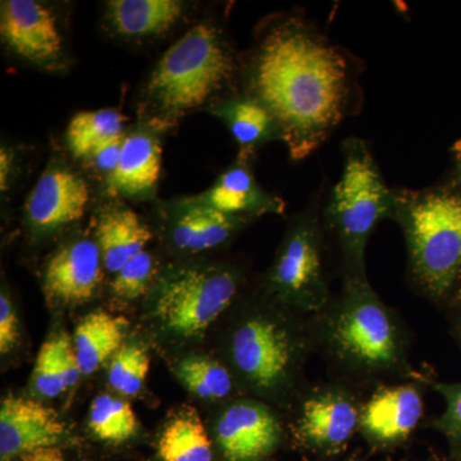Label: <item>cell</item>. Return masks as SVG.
<instances>
[{"label":"cell","instance_id":"6da1fadb","mask_svg":"<svg viewBox=\"0 0 461 461\" xmlns=\"http://www.w3.org/2000/svg\"><path fill=\"white\" fill-rule=\"evenodd\" d=\"M249 96L268 109L291 159L311 156L341 122L350 80L344 56L296 18L267 32L248 68Z\"/></svg>","mask_w":461,"mask_h":461},{"label":"cell","instance_id":"7a4b0ae2","mask_svg":"<svg viewBox=\"0 0 461 461\" xmlns=\"http://www.w3.org/2000/svg\"><path fill=\"white\" fill-rule=\"evenodd\" d=\"M235 60L211 23H199L163 54L145 85L150 123L157 129L204 105L230 83Z\"/></svg>","mask_w":461,"mask_h":461},{"label":"cell","instance_id":"3957f363","mask_svg":"<svg viewBox=\"0 0 461 461\" xmlns=\"http://www.w3.org/2000/svg\"><path fill=\"white\" fill-rule=\"evenodd\" d=\"M412 272L429 293H446L461 268V195L450 190L396 191L395 215Z\"/></svg>","mask_w":461,"mask_h":461},{"label":"cell","instance_id":"277c9868","mask_svg":"<svg viewBox=\"0 0 461 461\" xmlns=\"http://www.w3.org/2000/svg\"><path fill=\"white\" fill-rule=\"evenodd\" d=\"M344 168L330 194L327 220L338 233L346 256L363 267L366 241L384 218H393L396 191L390 189L366 142H344Z\"/></svg>","mask_w":461,"mask_h":461},{"label":"cell","instance_id":"5b68a950","mask_svg":"<svg viewBox=\"0 0 461 461\" xmlns=\"http://www.w3.org/2000/svg\"><path fill=\"white\" fill-rule=\"evenodd\" d=\"M238 291L230 269L189 266L172 269L154 291L153 313L169 332L195 338L229 308Z\"/></svg>","mask_w":461,"mask_h":461},{"label":"cell","instance_id":"8992f818","mask_svg":"<svg viewBox=\"0 0 461 461\" xmlns=\"http://www.w3.org/2000/svg\"><path fill=\"white\" fill-rule=\"evenodd\" d=\"M330 335L346 359L366 368H388L399 357V339L393 321L363 278L348 281Z\"/></svg>","mask_w":461,"mask_h":461},{"label":"cell","instance_id":"52a82bcc","mask_svg":"<svg viewBox=\"0 0 461 461\" xmlns=\"http://www.w3.org/2000/svg\"><path fill=\"white\" fill-rule=\"evenodd\" d=\"M236 368L254 386L272 390L286 381L295 359V346L284 327L263 317L250 318L232 339Z\"/></svg>","mask_w":461,"mask_h":461},{"label":"cell","instance_id":"ba28073f","mask_svg":"<svg viewBox=\"0 0 461 461\" xmlns=\"http://www.w3.org/2000/svg\"><path fill=\"white\" fill-rule=\"evenodd\" d=\"M273 288L305 306H317L324 297L320 230L315 218H302L285 239L271 273Z\"/></svg>","mask_w":461,"mask_h":461},{"label":"cell","instance_id":"9c48e42d","mask_svg":"<svg viewBox=\"0 0 461 461\" xmlns=\"http://www.w3.org/2000/svg\"><path fill=\"white\" fill-rule=\"evenodd\" d=\"M0 35L8 50L33 65L51 68L63 58L57 18L35 0H5L0 7Z\"/></svg>","mask_w":461,"mask_h":461},{"label":"cell","instance_id":"30bf717a","mask_svg":"<svg viewBox=\"0 0 461 461\" xmlns=\"http://www.w3.org/2000/svg\"><path fill=\"white\" fill-rule=\"evenodd\" d=\"M89 199L84 178L56 163L45 169L27 196V223L35 232H53L80 220Z\"/></svg>","mask_w":461,"mask_h":461},{"label":"cell","instance_id":"8fae6325","mask_svg":"<svg viewBox=\"0 0 461 461\" xmlns=\"http://www.w3.org/2000/svg\"><path fill=\"white\" fill-rule=\"evenodd\" d=\"M103 258L98 244L80 239L60 248L48 260L42 287L50 302L74 306L89 302L103 278Z\"/></svg>","mask_w":461,"mask_h":461},{"label":"cell","instance_id":"7c38bea8","mask_svg":"<svg viewBox=\"0 0 461 461\" xmlns=\"http://www.w3.org/2000/svg\"><path fill=\"white\" fill-rule=\"evenodd\" d=\"M65 424L56 411L35 400L5 397L0 405V456L3 461L57 446Z\"/></svg>","mask_w":461,"mask_h":461},{"label":"cell","instance_id":"4fadbf2b","mask_svg":"<svg viewBox=\"0 0 461 461\" xmlns=\"http://www.w3.org/2000/svg\"><path fill=\"white\" fill-rule=\"evenodd\" d=\"M280 424L268 409L256 402H239L218 421L217 439L229 461H256L277 445Z\"/></svg>","mask_w":461,"mask_h":461},{"label":"cell","instance_id":"5bb4252c","mask_svg":"<svg viewBox=\"0 0 461 461\" xmlns=\"http://www.w3.org/2000/svg\"><path fill=\"white\" fill-rule=\"evenodd\" d=\"M244 221L205 204L198 196L176 200L168 208L173 245L191 253L221 247Z\"/></svg>","mask_w":461,"mask_h":461},{"label":"cell","instance_id":"9a60e30c","mask_svg":"<svg viewBox=\"0 0 461 461\" xmlns=\"http://www.w3.org/2000/svg\"><path fill=\"white\" fill-rule=\"evenodd\" d=\"M198 198L222 213L242 220L256 215L282 213L285 209L284 200L263 190L245 162L223 172L211 189Z\"/></svg>","mask_w":461,"mask_h":461},{"label":"cell","instance_id":"2e32d148","mask_svg":"<svg viewBox=\"0 0 461 461\" xmlns=\"http://www.w3.org/2000/svg\"><path fill=\"white\" fill-rule=\"evenodd\" d=\"M423 414V402L415 388H384L364 406L360 423L369 436L393 442L411 435Z\"/></svg>","mask_w":461,"mask_h":461},{"label":"cell","instance_id":"e0dca14e","mask_svg":"<svg viewBox=\"0 0 461 461\" xmlns=\"http://www.w3.org/2000/svg\"><path fill=\"white\" fill-rule=\"evenodd\" d=\"M357 420V409L346 397L324 393L305 402L299 430L303 438L315 447L336 450L350 439Z\"/></svg>","mask_w":461,"mask_h":461},{"label":"cell","instance_id":"ac0fdd59","mask_svg":"<svg viewBox=\"0 0 461 461\" xmlns=\"http://www.w3.org/2000/svg\"><path fill=\"white\" fill-rule=\"evenodd\" d=\"M159 144L149 132L124 136L120 160L108 176V189L115 195L140 196L156 187L160 176Z\"/></svg>","mask_w":461,"mask_h":461},{"label":"cell","instance_id":"d6986e66","mask_svg":"<svg viewBox=\"0 0 461 461\" xmlns=\"http://www.w3.org/2000/svg\"><path fill=\"white\" fill-rule=\"evenodd\" d=\"M151 230L129 208L108 209L96 226V244L108 272L117 275L132 258L147 250Z\"/></svg>","mask_w":461,"mask_h":461},{"label":"cell","instance_id":"ffe728a7","mask_svg":"<svg viewBox=\"0 0 461 461\" xmlns=\"http://www.w3.org/2000/svg\"><path fill=\"white\" fill-rule=\"evenodd\" d=\"M177 0H112L107 5L109 26L126 38L160 35L182 17Z\"/></svg>","mask_w":461,"mask_h":461},{"label":"cell","instance_id":"44dd1931","mask_svg":"<svg viewBox=\"0 0 461 461\" xmlns=\"http://www.w3.org/2000/svg\"><path fill=\"white\" fill-rule=\"evenodd\" d=\"M129 321L107 312L87 314L76 327L74 346L83 375L98 371L123 348Z\"/></svg>","mask_w":461,"mask_h":461},{"label":"cell","instance_id":"7402d4cb","mask_svg":"<svg viewBox=\"0 0 461 461\" xmlns=\"http://www.w3.org/2000/svg\"><path fill=\"white\" fill-rule=\"evenodd\" d=\"M214 114L226 123L230 135L244 150L281 139L280 129L273 115L251 96H239L220 103L214 108Z\"/></svg>","mask_w":461,"mask_h":461},{"label":"cell","instance_id":"603a6c76","mask_svg":"<svg viewBox=\"0 0 461 461\" xmlns=\"http://www.w3.org/2000/svg\"><path fill=\"white\" fill-rule=\"evenodd\" d=\"M163 461H213L212 442L198 415H177L163 429L158 444Z\"/></svg>","mask_w":461,"mask_h":461},{"label":"cell","instance_id":"cb8c5ba5","mask_svg":"<svg viewBox=\"0 0 461 461\" xmlns=\"http://www.w3.org/2000/svg\"><path fill=\"white\" fill-rule=\"evenodd\" d=\"M124 117L114 109L80 112L67 126L66 141L72 156L89 158L103 144L124 135Z\"/></svg>","mask_w":461,"mask_h":461},{"label":"cell","instance_id":"d4e9b609","mask_svg":"<svg viewBox=\"0 0 461 461\" xmlns=\"http://www.w3.org/2000/svg\"><path fill=\"white\" fill-rule=\"evenodd\" d=\"M89 426L102 441L121 444L136 435L139 421L129 402L103 393L91 402Z\"/></svg>","mask_w":461,"mask_h":461},{"label":"cell","instance_id":"484cf974","mask_svg":"<svg viewBox=\"0 0 461 461\" xmlns=\"http://www.w3.org/2000/svg\"><path fill=\"white\" fill-rule=\"evenodd\" d=\"M177 375L191 393L202 399H223L232 391L230 373L209 357H186L178 364Z\"/></svg>","mask_w":461,"mask_h":461},{"label":"cell","instance_id":"4316f807","mask_svg":"<svg viewBox=\"0 0 461 461\" xmlns=\"http://www.w3.org/2000/svg\"><path fill=\"white\" fill-rule=\"evenodd\" d=\"M150 371V357L139 345L123 346L112 359L108 379L123 396H135L142 390Z\"/></svg>","mask_w":461,"mask_h":461},{"label":"cell","instance_id":"83f0119b","mask_svg":"<svg viewBox=\"0 0 461 461\" xmlns=\"http://www.w3.org/2000/svg\"><path fill=\"white\" fill-rule=\"evenodd\" d=\"M33 386L47 399H54L68 388L58 353L56 338L45 341L39 350L33 368Z\"/></svg>","mask_w":461,"mask_h":461},{"label":"cell","instance_id":"f1b7e54d","mask_svg":"<svg viewBox=\"0 0 461 461\" xmlns=\"http://www.w3.org/2000/svg\"><path fill=\"white\" fill-rule=\"evenodd\" d=\"M154 273V259L144 250L132 258L126 266L114 275L112 291L122 300H135L147 291Z\"/></svg>","mask_w":461,"mask_h":461},{"label":"cell","instance_id":"f546056e","mask_svg":"<svg viewBox=\"0 0 461 461\" xmlns=\"http://www.w3.org/2000/svg\"><path fill=\"white\" fill-rule=\"evenodd\" d=\"M20 341V323L11 300L2 294L0 296V353L7 355Z\"/></svg>","mask_w":461,"mask_h":461},{"label":"cell","instance_id":"4dcf8cb0","mask_svg":"<svg viewBox=\"0 0 461 461\" xmlns=\"http://www.w3.org/2000/svg\"><path fill=\"white\" fill-rule=\"evenodd\" d=\"M123 140L124 135L115 138L113 140H109L103 144L102 147L96 149L87 158L93 163V166L95 167L96 171L105 173L107 177L114 171L115 167L118 165V160H120L121 151H122Z\"/></svg>","mask_w":461,"mask_h":461},{"label":"cell","instance_id":"1f68e13d","mask_svg":"<svg viewBox=\"0 0 461 461\" xmlns=\"http://www.w3.org/2000/svg\"><path fill=\"white\" fill-rule=\"evenodd\" d=\"M445 395L447 400V411L444 418L446 429L461 442V384L448 388Z\"/></svg>","mask_w":461,"mask_h":461},{"label":"cell","instance_id":"d6a6232c","mask_svg":"<svg viewBox=\"0 0 461 461\" xmlns=\"http://www.w3.org/2000/svg\"><path fill=\"white\" fill-rule=\"evenodd\" d=\"M18 461H66V457L59 447L50 446L23 455Z\"/></svg>","mask_w":461,"mask_h":461},{"label":"cell","instance_id":"836d02e7","mask_svg":"<svg viewBox=\"0 0 461 461\" xmlns=\"http://www.w3.org/2000/svg\"><path fill=\"white\" fill-rule=\"evenodd\" d=\"M14 157H12L11 151L7 150L5 148H2V156H0V184H2V190L5 191L9 186V177H11L12 167H14V162H12Z\"/></svg>","mask_w":461,"mask_h":461},{"label":"cell","instance_id":"e575fe53","mask_svg":"<svg viewBox=\"0 0 461 461\" xmlns=\"http://www.w3.org/2000/svg\"><path fill=\"white\" fill-rule=\"evenodd\" d=\"M455 151H456L457 162H459V167L461 169V142H459V144L456 145V148H455Z\"/></svg>","mask_w":461,"mask_h":461}]
</instances>
